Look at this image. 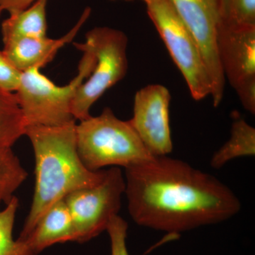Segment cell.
<instances>
[{"instance_id":"6da1fadb","label":"cell","mask_w":255,"mask_h":255,"mask_svg":"<svg viewBox=\"0 0 255 255\" xmlns=\"http://www.w3.org/2000/svg\"><path fill=\"white\" fill-rule=\"evenodd\" d=\"M128 209L142 227L178 234L227 221L241 210L228 186L168 156L125 169Z\"/></svg>"},{"instance_id":"7a4b0ae2","label":"cell","mask_w":255,"mask_h":255,"mask_svg":"<svg viewBox=\"0 0 255 255\" xmlns=\"http://www.w3.org/2000/svg\"><path fill=\"white\" fill-rule=\"evenodd\" d=\"M25 135L34 152L35 188L20 241L30 236L53 204L73 191L99 184L106 174V170H90L82 163L77 148L75 122L59 127L30 126Z\"/></svg>"},{"instance_id":"3957f363","label":"cell","mask_w":255,"mask_h":255,"mask_svg":"<svg viewBox=\"0 0 255 255\" xmlns=\"http://www.w3.org/2000/svg\"><path fill=\"white\" fill-rule=\"evenodd\" d=\"M77 148L82 163L92 171L106 167H133L153 158L129 121L107 107L100 115L76 124Z\"/></svg>"},{"instance_id":"277c9868","label":"cell","mask_w":255,"mask_h":255,"mask_svg":"<svg viewBox=\"0 0 255 255\" xmlns=\"http://www.w3.org/2000/svg\"><path fill=\"white\" fill-rule=\"evenodd\" d=\"M78 65L76 76L65 86H58L34 68L23 72L15 92L26 127H59L75 122L72 104L79 87L90 76L96 58L89 50Z\"/></svg>"},{"instance_id":"5b68a950","label":"cell","mask_w":255,"mask_h":255,"mask_svg":"<svg viewBox=\"0 0 255 255\" xmlns=\"http://www.w3.org/2000/svg\"><path fill=\"white\" fill-rule=\"evenodd\" d=\"M128 41L123 31L102 26L87 32L83 43H74L80 51L89 50L96 58L95 68L79 87L72 104L75 120L80 122L90 117V109L95 102L126 76Z\"/></svg>"},{"instance_id":"8992f818","label":"cell","mask_w":255,"mask_h":255,"mask_svg":"<svg viewBox=\"0 0 255 255\" xmlns=\"http://www.w3.org/2000/svg\"><path fill=\"white\" fill-rule=\"evenodd\" d=\"M147 14L187 82L191 97L211 96V78L200 48L170 0H146Z\"/></svg>"},{"instance_id":"52a82bcc","label":"cell","mask_w":255,"mask_h":255,"mask_svg":"<svg viewBox=\"0 0 255 255\" xmlns=\"http://www.w3.org/2000/svg\"><path fill=\"white\" fill-rule=\"evenodd\" d=\"M125 193V178L119 167L106 170L102 182L73 191L64 199L73 219L78 243H85L107 231L118 215Z\"/></svg>"},{"instance_id":"ba28073f","label":"cell","mask_w":255,"mask_h":255,"mask_svg":"<svg viewBox=\"0 0 255 255\" xmlns=\"http://www.w3.org/2000/svg\"><path fill=\"white\" fill-rule=\"evenodd\" d=\"M217 49L225 78L245 110L255 114V27L219 26Z\"/></svg>"},{"instance_id":"9c48e42d","label":"cell","mask_w":255,"mask_h":255,"mask_svg":"<svg viewBox=\"0 0 255 255\" xmlns=\"http://www.w3.org/2000/svg\"><path fill=\"white\" fill-rule=\"evenodd\" d=\"M197 43L211 78V97L214 107L222 102L226 78L217 49L218 0H170Z\"/></svg>"},{"instance_id":"30bf717a","label":"cell","mask_w":255,"mask_h":255,"mask_svg":"<svg viewBox=\"0 0 255 255\" xmlns=\"http://www.w3.org/2000/svg\"><path fill=\"white\" fill-rule=\"evenodd\" d=\"M168 89L154 84L135 94L133 115L129 120L146 148L153 156L169 155L173 149L170 125Z\"/></svg>"},{"instance_id":"8fae6325","label":"cell","mask_w":255,"mask_h":255,"mask_svg":"<svg viewBox=\"0 0 255 255\" xmlns=\"http://www.w3.org/2000/svg\"><path fill=\"white\" fill-rule=\"evenodd\" d=\"M92 10H84L76 24L65 36L56 39L48 36L27 38L4 43L2 51L11 63L21 72L41 69L51 62L60 48L73 41L91 14Z\"/></svg>"},{"instance_id":"7c38bea8","label":"cell","mask_w":255,"mask_h":255,"mask_svg":"<svg viewBox=\"0 0 255 255\" xmlns=\"http://www.w3.org/2000/svg\"><path fill=\"white\" fill-rule=\"evenodd\" d=\"M73 219L65 200L53 204L43 215L24 242L28 255H36L57 243L75 242Z\"/></svg>"},{"instance_id":"4fadbf2b","label":"cell","mask_w":255,"mask_h":255,"mask_svg":"<svg viewBox=\"0 0 255 255\" xmlns=\"http://www.w3.org/2000/svg\"><path fill=\"white\" fill-rule=\"evenodd\" d=\"M47 3L48 0H38L26 9L9 14L1 23L3 43L22 38L46 37Z\"/></svg>"},{"instance_id":"5bb4252c","label":"cell","mask_w":255,"mask_h":255,"mask_svg":"<svg viewBox=\"0 0 255 255\" xmlns=\"http://www.w3.org/2000/svg\"><path fill=\"white\" fill-rule=\"evenodd\" d=\"M255 155V129L244 119L236 117L232 124L229 140L215 152L211 167L220 169L233 159Z\"/></svg>"},{"instance_id":"9a60e30c","label":"cell","mask_w":255,"mask_h":255,"mask_svg":"<svg viewBox=\"0 0 255 255\" xmlns=\"http://www.w3.org/2000/svg\"><path fill=\"white\" fill-rule=\"evenodd\" d=\"M26 128L15 94L0 90V148H11Z\"/></svg>"},{"instance_id":"2e32d148","label":"cell","mask_w":255,"mask_h":255,"mask_svg":"<svg viewBox=\"0 0 255 255\" xmlns=\"http://www.w3.org/2000/svg\"><path fill=\"white\" fill-rule=\"evenodd\" d=\"M28 174L11 148H0V202L8 204Z\"/></svg>"},{"instance_id":"e0dca14e","label":"cell","mask_w":255,"mask_h":255,"mask_svg":"<svg viewBox=\"0 0 255 255\" xmlns=\"http://www.w3.org/2000/svg\"><path fill=\"white\" fill-rule=\"evenodd\" d=\"M219 26L255 27V0H218Z\"/></svg>"},{"instance_id":"ac0fdd59","label":"cell","mask_w":255,"mask_h":255,"mask_svg":"<svg viewBox=\"0 0 255 255\" xmlns=\"http://www.w3.org/2000/svg\"><path fill=\"white\" fill-rule=\"evenodd\" d=\"M18 208V200L14 196L4 209H0V255H28L24 242L13 238Z\"/></svg>"},{"instance_id":"d6986e66","label":"cell","mask_w":255,"mask_h":255,"mask_svg":"<svg viewBox=\"0 0 255 255\" xmlns=\"http://www.w3.org/2000/svg\"><path fill=\"white\" fill-rule=\"evenodd\" d=\"M128 223L117 215L111 219L107 231L111 242V255H129L127 246Z\"/></svg>"},{"instance_id":"ffe728a7","label":"cell","mask_w":255,"mask_h":255,"mask_svg":"<svg viewBox=\"0 0 255 255\" xmlns=\"http://www.w3.org/2000/svg\"><path fill=\"white\" fill-rule=\"evenodd\" d=\"M22 72L18 70L0 50V90L15 93L21 80Z\"/></svg>"},{"instance_id":"44dd1931","label":"cell","mask_w":255,"mask_h":255,"mask_svg":"<svg viewBox=\"0 0 255 255\" xmlns=\"http://www.w3.org/2000/svg\"><path fill=\"white\" fill-rule=\"evenodd\" d=\"M36 1L38 0H0V8L9 14H14L26 9Z\"/></svg>"},{"instance_id":"7402d4cb","label":"cell","mask_w":255,"mask_h":255,"mask_svg":"<svg viewBox=\"0 0 255 255\" xmlns=\"http://www.w3.org/2000/svg\"><path fill=\"white\" fill-rule=\"evenodd\" d=\"M111 1H118V0H111ZM122 1H134V0H122ZM141 1H144V2H145L146 0H141Z\"/></svg>"},{"instance_id":"603a6c76","label":"cell","mask_w":255,"mask_h":255,"mask_svg":"<svg viewBox=\"0 0 255 255\" xmlns=\"http://www.w3.org/2000/svg\"><path fill=\"white\" fill-rule=\"evenodd\" d=\"M3 11V10L1 9V8H0V15H1V12H2Z\"/></svg>"}]
</instances>
